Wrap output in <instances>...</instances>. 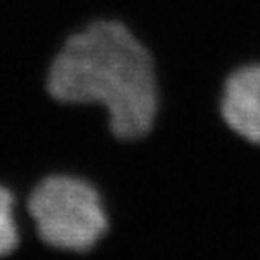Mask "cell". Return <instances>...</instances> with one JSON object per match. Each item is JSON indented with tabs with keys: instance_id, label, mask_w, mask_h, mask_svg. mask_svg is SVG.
<instances>
[{
	"instance_id": "6da1fadb",
	"label": "cell",
	"mask_w": 260,
	"mask_h": 260,
	"mask_svg": "<svg viewBox=\"0 0 260 260\" xmlns=\"http://www.w3.org/2000/svg\"><path fill=\"white\" fill-rule=\"evenodd\" d=\"M45 87L65 105L103 107L110 134L121 141L150 134L159 114L154 60L116 20H96L71 35L49 65Z\"/></svg>"
},
{
	"instance_id": "7a4b0ae2",
	"label": "cell",
	"mask_w": 260,
	"mask_h": 260,
	"mask_svg": "<svg viewBox=\"0 0 260 260\" xmlns=\"http://www.w3.org/2000/svg\"><path fill=\"white\" fill-rule=\"evenodd\" d=\"M25 210L44 246L85 255L109 235L110 215L96 184L73 174H51L27 193Z\"/></svg>"
},
{
	"instance_id": "3957f363",
	"label": "cell",
	"mask_w": 260,
	"mask_h": 260,
	"mask_svg": "<svg viewBox=\"0 0 260 260\" xmlns=\"http://www.w3.org/2000/svg\"><path fill=\"white\" fill-rule=\"evenodd\" d=\"M220 118L237 138L260 146V65H248L228 78L220 98Z\"/></svg>"
},
{
	"instance_id": "277c9868",
	"label": "cell",
	"mask_w": 260,
	"mask_h": 260,
	"mask_svg": "<svg viewBox=\"0 0 260 260\" xmlns=\"http://www.w3.org/2000/svg\"><path fill=\"white\" fill-rule=\"evenodd\" d=\"M20 246V228L16 220V197L11 188L0 184V260L8 258Z\"/></svg>"
}]
</instances>
